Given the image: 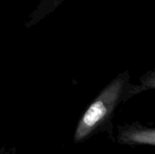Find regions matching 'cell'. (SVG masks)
<instances>
[{"instance_id":"3957f363","label":"cell","mask_w":155,"mask_h":154,"mask_svg":"<svg viewBox=\"0 0 155 154\" xmlns=\"http://www.w3.org/2000/svg\"><path fill=\"white\" fill-rule=\"evenodd\" d=\"M64 1L65 0H40L35 10L30 14L28 20L25 22V27H32L41 22L44 18L55 11Z\"/></svg>"},{"instance_id":"277c9868","label":"cell","mask_w":155,"mask_h":154,"mask_svg":"<svg viewBox=\"0 0 155 154\" xmlns=\"http://www.w3.org/2000/svg\"><path fill=\"white\" fill-rule=\"evenodd\" d=\"M142 84L140 85H134L132 86L130 84L129 86V82L126 84L124 90V93H123V102L128 100L130 97L134 96V94L140 93L147 89H153L154 88V73L153 71H151L149 73H147L146 74H144L142 77Z\"/></svg>"},{"instance_id":"6da1fadb","label":"cell","mask_w":155,"mask_h":154,"mask_svg":"<svg viewBox=\"0 0 155 154\" xmlns=\"http://www.w3.org/2000/svg\"><path fill=\"white\" fill-rule=\"evenodd\" d=\"M130 74L126 70L113 79L87 108L74 132V143H80L104 125L112 116L117 105L123 102V93L129 82Z\"/></svg>"},{"instance_id":"7a4b0ae2","label":"cell","mask_w":155,"mask_h":154,"mask_svg":"<svg viewBox=\"0 0 155 154\" xmlns=\"http://www.w3.org/2000/svg\"><path fill=\"white\" fill-rule=\"evenodd\" d=\"M154 139V129L136 126L135 124L123 128L118 135L120 143L126 144H150L153 146Z\"/></svg>"}]
</instances>
